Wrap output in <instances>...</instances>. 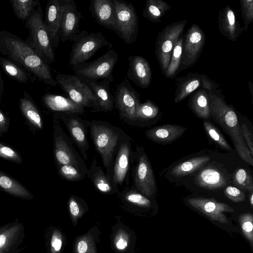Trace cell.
Returning a JSON list of instances; mask_svg holds the SVG:
<instances>
[{
	"instance_id": "obj_1",
	"label": "cell",
	"mask_w": 253,
	"mask_h": 253,
	"mask_svg": "<svg viewBox=\"0 0 253 253\" xmlns=\"http://www.w3.org/2000/svg\"><path fill=\"white\" fill-rule=\"evenodd\" d=\"M0 52L45 84L52 86L57 84L52 76L49 65L25 41L10 31H0Z\"/></svg>"
},
{
	"instance_id": "obj_2",
	"label": "cell",
	"mask_w": 253,
	"mask_h": 253,
	"mask_svg": "<svg viewBox=\"0 0 253 253\" xmlns=\"http://www.w3.org/2000/svg\"><path fill=\"white\" fill-rule=\"evenodd\" d=\"M213 90L208 91L211 116L230 137L239 156L253 166V156L243 138L241 126L234 108L228 105L220 95L215 94Z\"/></svg>"
},
{
	"instance_id": "obj_3",
	"label": "cell",
	"mask_w": 253,
	"mask_h": 253,
	"mask_svg": "<svg viewBox=\"0 0 253 253\" xmlns=\"http://www.w3.org/2000/svg\"><path fill=\"white\" fill-rule=\"evenodd\" d=\"M25 26L29 30L25 41L47 64L52 63L55 60L54 48L44 24L41 5L37 7L28 18Z\"/></svg>"
},
{
	"instance_id": "obj_4",
	"label": "cell",
	"mask_w": 253,
	"mask_h": 253,
	"mask_svg": "<svg viewBox=\"0 0 253 253\" xmlns=\"http://www.w3.org/2000/svg\"><path fill=\"white\" fill-rule=\"evenodd\" d=\"M88 125L96 150L106 168V174L111 177V167L119 144L120 133L117 128L106 122L92 121Z\"/></svg>"
},
{
	"instance_id": "obj_5",
	"label": "cell",
	"mask_w": 253,
	"mask_h": 253,
	"mask_svg": "<svg viewBox=\"0 0 253 253\" xmlns=\"http://www.w3.org/2000/svg\"><path fill=\"white\" fill-rule=\"evenodd\" d=\"M72 41L74 43L69 65L72 66L85 62L102 47L112 46L100 32L88 33L84 30L75 36Z\"/></svg>"
},
{
	"instance_id": "obj_6",
	"label": "cell",
	"mask_w": 253,
	"mask_h": 253,
	"mask_svg": "<svg viewBox=\"0 0 253 253\" xmlns=\"http://www.w3.org/2000/svg\"><path fill=\"white\" fill-rule=\"evenodd\" d=\"M118 60V54L113 48L90 62L73 66L75 75L86 82L109 79L113 81L112 72Z\"/></svg>"
},
{
	"instance_id": "obj_7",
	"label": "cell",
	"mask_w": 253,
	"mask_h": 253,
	"mask_svg": "<svg viewBox=\"0 0 253 253\" xmlns=\"http://www.w3.org/2000/svg\"><path fill=\"white\" fill-rule=\"evenodd\" d=\"M115 10V31L126 44H132L137 39L138 20L134 6L121 0H113Z\"/></svg>"
},
{
	"instance_id": "obj_8",
	"label": "cell",
	"mask_w": 253,
	"mask_h": 253,
	"mask_svg": "<svg viewBox=\"0 0 253 253\" xmlns=\"http://www.w3.org/2000/svg\"><path fill=\"white\" fill-rule=\"evenodd\" d=\"M187 24L186 20L172 23L166 26L157 36L155 53L163 74L169 67L174 46L182 34Z\"/></svg>"
},
{
	"instance_id": "obj_9",
	"label": "cell",
	"mask_w": 253,
	"mask_h": 253,
	"mask_svg": "<svg viewBox=\"0 0 253 253\" xmlns=\"http://www.w3.org/2000/svg\"><path fill=\"white\" fill-rule=\"evenodd\" d=\"M72 101L96 110V99L88 84L76 75L59 73L55 79Z\"/></svg>"
},
{
	"instance_id": "obj_10",
	"label": "cell",
	"mask_w": 253,
	"mask_h": 253,
	"mask_svg": "<svg viewBox=\"0 0 253 253\" xmlns=\"http://www.w3.org/2000/svg\"><path fill=\"white\" fill-rule=\"evenodd\" d=\"M53 125V153L56 165H74L88 171L55 116Z\"/></svg>"
},
{
	"instance_id": "obj_11",
	"label": "cell",
	"mask_w": 253,
	"mask_h": 253,
	"mask_svg": "<svg viewBox=\"0 0 253 253\" xmlns=\"http://www.w3.org/2000/svg\"><path fill=\"white\" fill-rule=\"evenodd\" d=\"M137 162L134 169L133 187L148 198L157 192L155 175L147 155L143 148H136Z\"/></svg>"
},
{
	"instance_id": "obj_12",
	"label": "cell",
	"mask_w": 253,
	"mask_h": 253,
	"mask_svg": "<svg viewBox=\"0 0 253 253\" xmlns=\"http://www.w3.org/2000/svg\"><path fill=\"white\" fill-rule=\"evenodd\" d=\"M206 37L203 30L196 24L188 29L184 38L180 65L178 73L191 67L199 59L204 48Z\"/></svg>"
},
{
	"instance_id": "obj_13",
	"label": "cell",
	"mask_w": 253,
	"mask_h": 253,
	"mask_svg": "<svg viewBox=\"0 0 253 253\" xmlns=\"http://www.w3.org/2000/svg\"><path fill=\"white\" fill-rule=\"evenodd\" d=\"M115 105L118 109L120 117L129 121H136V108L140 103L139 93L131 86L125 78L117 84L114 95Z\"/></svg>"
},
{
	"instance_id": "obj_14",
	"label": "cell",
	"mask_w": 253,
	"mask_h": 253,
	"mask_svg": "<svg viewBox=\"0 0 253 253\" xmlns=\"http://www.w3.org/2000/svg\"><path fill=\"white\" fill-rule=\"evenodd\" d=\"M82 18L74 0H60L59 26L60 41H72L78 34Z\"/></svg>"
},
{
	"instance_id": "obj_15",
	"label": "cell",
	"mask_w": 253,
	"mask_h": 253,
	"mask_svg": "<svg viewBox=\"0 0 253 253\" xmlns=\"http://www.w3.org/2000/svg\"><path fill=\"white\" fill-rule=\"evenodd\" d=\"M66 126L74 141L80 149L84 160L87 159L89 144L85 121L76 114L61 113L55 115Z\"/></svg>"
},
{
	"instance_id": "obj_16",
	"label": "cell",
	"mask_w": 253,
	"mask_h": 253,
	"mask_svg": "<svg viewBox=\"0 0 253 253\" xmlns=\"http://www.w3.org/2000/svg\"><path fill=\"white\" fill-rule=\"evenodd\" d=\"M187 202L191 206L211 220L222 223H228L223 213L224 212H233L234 211V209L229 205L213 199L196 197L188 199Z\"/></svg>"
},
{
	"instance_id": "obj_17",
	"label": "cell",
	"mask_w": 253,
	"mask_h": 253,
	"mask_svg": "<svg viewBox=\"0 0 253 253\" xmlns=\"http://www.w3.org/2000/svg\"><path fill=\"white\" fill-rule=\"evenodd\" d=\"M128 61L127 78L140 88L149 87L152 81V71L148 61L139 55L129 56Z\"/></svg>"
},
{
	"instance_id": "obj_18",
	"label": "cell",
	"mask_w": 253,
	"mask_h": 253,
	"mask_svg": "<svg viewBox=\"0 0 253 253\" xmlns=\"http://www.w3.org/2000/svg\"><path fill=\"white\" fill-rule=\"evenodd\" d=\"M131 153L130 143L128 141L119 144L111 174L113 182L118 187L123 184L129 171Z\"/></svg>"
},
{
	"instance_id": "obj_19",
	"label": "cell",
	"mask_w": 253,
	"mask_h": 253,
	"mask_svg": "<svg viewBox=\"0 0 253 253\" xmlns=\"http://www.w3.org/2000/svg\"><path fill=\"white\" fill-rule=\"evenodd\" d=\"M218 23L220 34L232 42L236 41L244 31L235 11L229 4L220 10Z\"/></svg>"
},
{
	"instance_id": "obj_20",
	"label": "cell",
	"mask_w": 253,
	"mask_h": 253,
	"mask_svg": "<svg viewBox=\"0 0 253 253\" xmlns=\"http://www.w3.org/2000/svg\"><path fill=\"white\" fill-rule=\"evenodd\" d=\"M89 9L98 24L115 32V10L113 0H91Z\"/></svg>"
},
{
	"instance_id": "obj_21",
	"label": "cell",
	"mask_w": 253,
	"mask_h": 253,
	"mask_svg": "<svg viewBox=\"0 0 253 253\" xmlns=\"http://www.w3.org/2000/svg\"><path fill=\"white\" fill-rule=\"evenodd\" d=\"M60 0H49L45 10L43 22L53 48L58 47L60 41Z\"/></svg>"
},
{
	"instance_id": "obj_22",
	"label": "cell",
	"mask_w": 253,
	"mask_h": 253,
	"mask_svg": "<svg viewBox=\"0 0 253 253\" xmlns=\"http://www.w3.org/2000/svg\"><path fill=\"white\" fill-rule=\"evenodd\" d=\"M22 224L15 222L1 227L0 231V253H15L24 235Z\"/></svg>"
},
{
	"instance_id": "obj_23",
	"label": "cell",
	"mask_w": 253,
	"mask_h": 253,
	"mask_svg": "<svg viewBox=\"0 0 253 253\" xmlns=\"http://www.w3.org/2000/svg\"><path fill=\"white\" fill-rule=\"evenodd\" d=\"M113 81L103 79L100 82L97 81L86 82L92 91L96 99V110L104 112H111L115 105L114 96L110 91V84Z\"/></svg>"
},
{
	"instance_id": "obj_24",
	"label": "cell",
	"mask_w": 253,
	"mask_h": 253,
	"mask_svg": "<svg viewBox=\"0 0 253 253\" xmlns=\"http://www.w3.org/2000/svg\"><path fill=\"white\" fill-rule=\"evenodd\" d=\"M187 128L178 125L167 124L153 127L145 131L147 138L157 143H168L180 137Z\"/></svg>"
},
{
	"instance_id": "obj_25",
	"label": "cell",
	"mask_w": 253,
	"mask_h": 253,
	"mask_svg": "<svg viewBox=\"0 0 253 253\" xmlns=\"http://www.w3.org/2000/svg\"><path fill=\"white\" fill-rule=\"evenodd\" d=\"M44 105L50 110L63 113L81 114L84 112L83 106L69 98L57 94H48L42 98Z\"/></svg>"
},
{
	"instance_id": "obj_26",
	"label": "cell",
	"mask_w": 253,
	"mask_h": 253,
	"mask_svg": "<svg viewBox=\"0 0 253 253\" xmlns=\"http://www.w3.org/2000/svg\"><path fill=\"white\" fill-rule=\"evenodd\" d=\"M202 76L203 74L192 73L177 78L174 102H180L198 88L202 87Z\"/></svg>"
},
{
	"instance_id": "obj_27",
	"label": "cell",
	"mask_w": 253,
	"mask_h": 253,
	"mask_svg": "<svg viewBox=\"0 0 253 253\" xmlns=\"http://www.w3.org/2000/svg\"><path fill=\"white\" fill-rule=\"evenodd\" d=\"M87 176L99 192L104 194H112L118 192L119 187L113 182L111 177L105 173L102 168L97 165L94 159L91 163Z\"/></svg>"
},
{
	"instance_id": "obj_28",
	"label": "cell",
	"mask_w": 253,
	"mask_h": 253,
	"mask_svg": "<svg viewBox=\"0 0 253 253\" xmlns=\"http://www.w3.org/2000/svg\"><path fill=\"white\" fill-rule=\"evenodd\" d=\"M19 105L23 116L28 123L35 129H42V116L34 100L26 91L24 92V97L19 99Z\"/></svg>"
},
{
	"instance_id": "obj_29",
	"label": "cell",
	"mask_w": 253,
	"mask_h": 253,
	"mask_svg": "<svg viewBox=\"0 0 253 253\" xmlns=\"http://www.w3.org/2000/svg\"><path fill=\"white\" fill-rule=\"evenodd\" d=\"M195 181L199 186L208 189L222 188L226 184L225 176L213 167L207 168L201 170L196 176Z\"/></svg>"
},
{
	"instance_id": "obj_30",
	"label": "cell",
	"mask_w": 253,
	"mask_h": 253,
	"mask_svg": "<svg viewBox=\"0 0 253 253\" xmlns=\"http://www.w3.org/2000/svg\"><path fill=\"white\" fill-rule=\"evenodd\" d=\"M189 106L196 116L207 119L211 117L209 92L205 88L194 92L189 100Z\"/></svg>"
},
{
	"instance_id": "obj_31",
	"label": "cell",
	"mask_w": 253,
	"mask_h": 253,
	"mask_svg": "<svg viewBox=\"0 0 253 253\" xmlns=\"http://www.w3.org/2000/svg\"><path fill=\"white\" fill-rule=\"evenodd\" d=\"M0 188L15 197L31 200L33 195L20 182L12 176L0 170Z\"/></svg>"
},
{
	"instance_id": "obj_32",
	"label": "cell",
	"mask_w": 253,
	"mask_h": 253,
	"mask_svg": "<svg viewBox=\"0 0 253 253\" xmlns=\"http://www.w3.org/2000/svg\"><path fill=\"white\" fill-rule=\"evenodd\" d=\"M170 9V6L164 0H147L142 15L150 21L159 22Z\"/></svg>"
},
{
	"instance_id": "obj_33",
	"label": "cell",
	"mask_w": 253,
	"mask_h": 253,
	"mask_svg": "<svg viewBox=\"0 0 253 253\" xmlns=\"http://www.w3.org/2000/svg\"><path fill=\"white\" fill-rule=\"evenodd\" d=\"M210 160L208 156H200L192 158L179 163L170 171L171 175L175 177H182L200 169Z\"/></svg>"
},
{
	"instance_id": "obj_34",
	"label": "cell",
	"mask_w": 253,
	"mask_h": 253,
	"mask_svg": "<svg viewBox=\"0 0 253 253\" xmlns=\"http://www.w3.org/2000/svg\"><path fill=\"white\" fill-rule=\"evenodd\" d=\"M0 66L6 75L15 81L23 84L29 82V73L8 59L0 57Z\"/></svg>"
},
{
	"instance_id": "obj_35",
	"label": "cell",
	"mask_w": 253,
	"mask_h": 253,
	"mask_svg": "<svg viewBox=\"0 0 253 253\" xmlns=\"http://www.w3.org/2000/svg\"><path fill=\"white\" fill-rule=\"evenodd\" d=\"M14 12L19 20L26 21L36 8L41 5L38 0H10Z\"/></svg>"
},
{
	"instance_id": "obj_36",
	"label": "cell",
	"mask_w": 253,
	"mask_h": 253,
	"mask_svg": "<svg viewBox=\"0 0 253 253\" xmlns=\"http://www.w3.org/2000/svg\"><path fill=\"white\" fill-rule=\"evenodd\" d=\"M58 174L63 178L71 181L83 180L89 172L82 168L74 165H56Z\"/></svg>"
},
{
	"instance_id": "obj_37",
	"label": "cell",
	"mask_w": 253,
	"mask_h": 253,
	"mask_svg": "<svg viewBox=\"0 0 253 253\" xmlns=\"http://www.w3.org/2000/svg\"><path fill=\"white\" fill-rule=\"evenodd\" d=\"M184 37H180L175 43L170 56L169 67L165 76L172 79L178 74L182 52V46Z\"/></svg>"
},
{
	"instance_id": "obj_38",
	"label": "cell",
	"mask_w": 253,
	"mask_h": 253,
	"mask_svg": "<svg viewBox=\"0 0 253 253\" xmlns=\"http://www.w3.org/2000/svg\"><path fill=\"white\" fill-rule=\"evenodd\" d=\"M121 193L124 200L128 204L143 207L151 206V201L148 197L137 190L133 186L126 187Z\"/></svg>"
},
{
	"instance_id": "obj_39",
	"label": "cell",
	"mask_w": 253,
	"mask_h": 253,
	"mask_svg": "<svg viewBox=\"0 0 253 253\" xmlns=\"http://www.w3.org/2000/svg\"><path fill=\"white\" fill-rule=\"evenodd\" d=\"M160 112L158 106L150 100H147L137 106L135 117L136 120L147 121L156 117Z\"/></svg>"
},
{
	"instance_id": "obj_40",
	"label": "cell",
	"mask_w": 253,
	"mask_h": 253,
	"mask_svg": "<svg viewBox=\"0 0 253 253\" xmlns=\"http://www.w3.org/2000/svg\"><path fill=\"white\" fill-rule=\"evenodd\" d=\"M233 182L238 187L248 190L253 191V179L250 173L246 169L240 168L236 169L233 175Z\"/></svg>"
},
{
	"instance_id": "obj_41",
	"label": "cell",
	"mask_w": 253,
	"mask_h": 253,
	"mask_svg": "<svg viewBox=\"0 0 253 253\" xmlns=\"http://www.w3.org/2000/svg\"><path fill=\"white\" fill-rule=\"evenodd\" d=\"M203 126L207 133L220 147L228 151L232 149L223 135L211 122L204 121Z\"/></svg>"
},
{
	"instance_id": "obj_42",
	"label": "cell",
	"mask_w": 253,
	"mask_h": 253,
	"mask_svg": "<svg viewBox=\"0 0 253 253\" xmlns=\"http://www.w3.org/2000/svg\"><path fill=\"white\" fill-rule=\"evenodd\" d=\"M239 2L244 23L243 30L246 32L251 23L253 22V0H240Z\"/></svg>"
},
{
	"instance_id": "obj_43",
	"label": "cell",
	"mask_w": 253,
	"mask_h": 253,
	"mask_svg": "<svg viewBox=\"0 0 253 253\" xmlns=\"http://www.w3.org/2000/svg\"><path fill=\"white\" fill-rule=\"evenodd\" d=\"M0 157L18 164L23 162L21 154L16 150L2 142H0Z\"/></svg>"
},
{
	"instance_id": "obj_44",
	"label": "cell",
	"mask_w": 253,
	"mask_h": 253,
	"mask_svg": "<svg viewBox=\"0 0 253 253\" xmlns=\"http://www.w3.org/2000/svg\"><path fill=\"white\" fill-rule=\"evenodd\" d=\"M239 222L243 233L249 240L252 245L253 244V216L251 213H246L240 215Z\"/></svg>"
},
{
	"instance_id": "obj_45",
	"label": "cell",
	"mask_w": 253,
	"mask_h": 253,
	"mask_svg": "<svg viewBox=\"0 0 253 253\" xmlns=\"http://www.w3.org/2000/svg\"><path fill=\"white\" fill-rule=\"evenodd\" d=\"M225 195L230 200L236 202H241L244 201L246 195L238 188L229 186L224 190Z\"/></svg>"
},
{
	"instance_id": "obj_46",
	"label": "cell",
	"mask_w": 253,
	"mask_h": 253,
	"mask_svg": "<svg viewBox=\"0 0 253 253\" xmlns=\"http://www.w3.org/2000/svg\"><path fill=\"white\" fill-rule=\"evenodd\" d=\"M243 138L253 156V135L252 132L249 129L246 124H242L241 126Z\"/></svg>"
},
{
	"instance_id": "obj_47",
	"label": "cell",
	"mask_w": 253,
	"mask_h": 253,
	"mask_svg": "<svg viewBox=\"0 0 253 253\" xmlns=\"http://www.w3.org/2000/svg\"><path fill=\"white\" fill-rule=\"evenodd\" d=\"M9 120L8 118L0 109V136L6 133L9 128Z\"/></svg>"
},
{
	"instance_id": "obj_48",
	"label": "cell",
	"mask_w": 253,
	"mask_h": 253,
	"mask_svg": "<svg viewBox=\"0 0 253 253\" xmlns=\"http://www.w3.org/2000/svg\"><path fill=\"white\" fill-rule=\"evenodd\" d=\"M69 210L74 216H78L80 212V208L78 203V201L75 199L74 196H72L70 200L69 203Z\"/></svg>"
},
{
	"instance_id": "obj_49",
	"label": "cell",
	"mask_w": 253,
	"mask_h": 253,
	"mask_svg": "<svg viewBox=\"0 0 253 253\" xmlns=\"http://www.w3.org/2000/svg\"><path fill=\"white\" fill-rule=\"evenodd\" d=\"M51 246L55 251L58 252L61 248L62 241L60 239L53 236L51 241Z\"/></svg>"
},
{
	"instance_id": "obj_50",
	"label": "cell",
	"mask_w": 253,
	"mask_h": 253,
	"mask_svg": "<svg viewBox=\"0 0 253 253\" xmlns=\"http://www.w3.org/2000/svg\"><path fill=\"white\" fill-rule=\"evenodd\" d=\"M87 244L84 240L80 241L78 244L77 250L79 253H85L87 250Z\"/></svg>"
},
{
	"instance_id": "obj_51",
	"label": "cell",
	"mask_w": 253,
	"mask_h": 253,
	"mask_svg": "<svg viewBox=\"0 0 253 253\" xmlns=\"http://www.w3.org/2000/svg\"><path fill=\"white\" fill-rule=\"evenodd\" d=\"M127 245V243L126 240L123 238H120L116 243V247L119 250H123L126 248Z\"/></svg>"
},
{
	"instance_id": "obj_52",
	"label": "cell",
	"mask_w": 253,
	"mask_h": 253,
	"mask_svg": "<svg viewBox=\"0 0 253 253\" xmlns=\"http://www.w3.org/2000/svg\"><path fill=\"white\" fill-rule=\"evenodd\" d=\"M4 82L2 80L1 72L0 70V102H1L3 95L4 93Z\"/></svg>"
},
{
	"instance_id": "obj_53",
	"label": "cell",
	"mask_w": 253,
	"mask_h": 253,
	"mask_svg": "<svg viewBox=\"0 0 253 253\" xmlns=\"http://www.w3.org/2000/svg\"><path fill=\"white\" fill-rule=\"evenodd\" d=\"M250 203H251V206L253 207V191L251 192V195H250Z\"/></svg>"
},
{
	"instance_id": "obj_54",
	"label": "cell",
	"mask_w": 253,
	"mask_h": 253,
	"mask_svg": "<svg viewBox=\"0 0 253 253\" xmlns=\"http://www.w3.org/2000/svg\"><path fill=\"white\" fill-rule=\"evenodd\" d=\"M2 191V190L0 188V191Z\"/></svg>"
},
{
	"instance_id": "obj_55",
	"label": "cell",
	"mask_w": 253,
	"mask_h": 253,
	"mask_svg": "<svg viewBox=\"0 0 253 253\" xmlns=\"http://www.w3.org/2000/svg\"><path fill=\"white\" fill-rule=\"evenodd\" d=\"M1 229V228H0V231Z\"/></svg>"
}]
</instances>
